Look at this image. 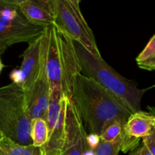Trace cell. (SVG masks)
Listing matches in <instances>:
<instances>
[{"mask_svg":"<svg viewBox=\"0 0 155 155\" xmlns=\"http://www.w3.org/2000/svg\"><path fill=\"white\" fill-rule=\"evenodd\" d=\"M71 100L87 134L101 136L114 124H121L125 130L133 114L99 83L83 74L76 77Z\"/></svg>","mask_w":155,"mask_h":155,"instance_id":"obj_1","label":"cell"},{"mask_svg":"<svg viewBox=\"0 0 155 155\" xmlns=\"http://www.w3.org/2000/svg\"><path fill=\"white\" fill-rule=\"evenodd\" d=\"M46 69L51 90L58 88L71 99L76 77L82 67L74 42L55 25L48 27Z\"/></svg>","mask_w":155,"mask_h":155,"instance_id":"obj_2","label":"cell"},{"mask_svg":"<svg viewBox=\"0 0 155 155\" xmlns=\"http://www.w3.org/2000/svg\"><path fill=\"white\" fill-rule=\"evenodd\" d=\"M82 73L99 83L133 114L141 110L142 96L148 89H140L136 83L121 76L102 58L91 54L81 44L74 42Z\"/></svg>","mask_w":155,"mask_h":155,"instance_id":"obj_3","label":"cell"},{"mask_svg":"<svg viewBox=\"0 0 155 155\" xmlns=\"http://www.w3.org/2000/svg\"><path fill=\"white\" fill-rule=\"evenodd\" d=\"M32 120L22 88L12 83L0 89V133L23 145H33Z\"/></svg>","mask_w":155,"mask_h":155,"instance_id":"obj_4","label":"cell"},{"mask_svg":"<svg viewBox=\"0 0 155 155\" xmlns=\"http://www.w3.org/2000/svg\"><path fill=\"white\" fill-rule=\"evenodd\" d=\"M79 0H50L54 25L97 58L101 55L92 29L85 20Z\"/></svg>","mask_w":155,"mask_h":155,"instance_id":"obj_5","label":"cell"},{"mask_svg":"<svg viewBox=\"0 0 155 155\" xmlns=\"http://www.w3.org/2000/svg\"><path fill=\"white\" fill-rule=\"evenodd\" d=\"M47 27L30 22L21 12L16 0L0 1V54L11 45L20 42L32 43Z\"/></svg>","mask_w":155,"mask_h":155,"instance_id":"obj_6","label":"cell"},{"mask_svg":"<svg viewBox=\"0 0 155 155\" xmlns=\"http://www.w3.org/2000/svg\"><path fill=\"white\" fill-rule=\"evenodd\" d=\"M48 27L36 41L29 44L21 57L20 69H15L10 74L12 83L22 88L24 94L28 93L38 79L42 64L46 59L48 50Z\"/></svg>","mask_w":155,"mask_h":155,"instance_id":"obj_7","label":"cell"},{"mask_svg":"<svg viewBox=\"0 0 155 155\" xmlns=\"http://www.w3.org/2000/svg\"><path fill=\"white\" fill-rule=\"evenodd\" d=\"M149 112L140 110L132 114L122 135L123 153L131 152L139 147L140 139L151 134L155 128V113L148 107Z\"/></svg>","mask_w":155,"mask_h":155,"instance_id":"obj_8","label":"cell"},{"mask_svg":"<svg viewBox=\"0 0 155 155\" xmlns=\"http://www.w3.org/2000/svg\"><path fill=\"white\" fill-rule=\"evenodd\" d=\"M24 95L27 111L30 119L32 120L37 118L46 119L51 97V86L47 73L46 59L42 64L36 83L30 92Z\"/></svg>","mask_w":155,"mask_h":155,"instance_id":"obj_9","label":"cell"},{"mask_svg":"<svg viewBox=\"0 0 155 155\" xmlns=\"http://www.w3.org/2000/svg\"><path fill=\"white\" fill-rule=\"evenodd\" d=\"M87 133L75 104L68 99L66 117V141L64 155H83L88 145Z\"/></svg>","mask_w":155,"mask_h":155,"instance_id":"obj_10","label":"cell"},{"mask_svg":"<svg viewBox=\"0 0 155 155\" xmlns=\"http://www.w3.org/2000/svg\"><path fill=\"white\" fill-rule=\"evenodd\" d=\"M16 4L33 24L44 27L54 24L50 0H16Z\"/></svg>","mask_w":155,"mask_h":155,"instance_id":"obj_11","label":"cell"},{"mask_svg":"<svg viewBox=\"0 0 155 155\" xmlns=\"http://www.w3.org/2000/svg\"><path fill=\"white\" fill-rule=\"evenodd\" d=\"M68 103V98L64 97L57 124L49 136L48 142L42 147L44 155H61L63 154L66 141V117Z\"/></svg>","mask_w":155,"mask_h":155,"instance_id":"obj_12","label":"cell"},{"mask_svg":"<svg viewBox=\"0 0 155 155\" xmlns=\"http://www.w3.org/2000/svg\"><path fill=\"white\" fill-rule=\"evenodd\" d=\"M0 155H44L42 147L23 145L0 133Z\"/></svg>","mask_w":155,"mask_h":155,"instance_id":"obj_13","label":"cell"},{"mask_svg":"<svg viewBox=\"0 0 155 155\" xmlns=\"http://www.w3.org/2000/svg\"><path fill=\"white\" fill-rule=\"evenodd\" d=\"M138 67L145 71L155 70V33L136 59Z\"/></svg>","mask_w":155,"mask_h":155,"instance_id":"obj_14","label":"cell"},{"mask_svg":"<svg viewBox=\"0 0 155 155\" xmlns=\"http://www.w3.org/2000/svg\"><path fill=\"white\" fill-rule=\"evenodd\" d=\"M49 138L48 127L45 120L37 118L32 121L31 139L36 147H42L48 142Z\"/></svg>","mask_w":155,"mask_h":155,"instance_id":"obj_15","label":"cell"},{"mask_svg":"<svg viewBox=\"0 0 155 155\" xmlns=\"http://www.w3.org/2000/svg\"><path fill=\"white\" fill-rule=\"evenodd\" d=\"M122 136L114 142H105L101 140L98 148L95 150V155H118L121 151Z\"/></svg>","mask_w":155,"mask_h":155,"instance_id":"obj_16","label":"cell"},{"mask_svg":"<svg viewBox=\"0 0 155 155\" xmlns=\"http://www.w3.org/2000/svg\"><path fill=\"white\" fill-rule=\"evenodd\" d=\"M124 129L120 124H114L107 127L100 136L101 140L105 142H114L123 135Z\"/></svg>","mask_w":155,"mask_h":155,"instance_id":"obj_17","label":"cell"},{"mask_svg":"<svg viewBox=\"0 0 155 155\" xmlns=\"http://www.w3.org/2000/svg\"><path fill=\"white\" fill-rule=\"evenodd\" d=\"M142 144L147 147L152 155H155V128L151 135L142 139Z\"/></svg>","mask_w":155,"mask_h":155,"instance_id":"obj_18","label":"cell"},{"mask_svg":"<svg viewBox=\"0 0 155 155\" xmlns=\"http://www.w3.org/2000/svg\"><path fill=\"white\" fill-rule=\"evenodd\" d=\"M86 142L89 148L95 150L101 142V138H100V136L97 134H87Z\"/></svg>","mask_w":155,"mask_h":155,"instance_id":"obj_19","label":"cell"},{"mask_svg":"<svg viewBox=\"0 0 155 155\" xmlns=\"http://www.w3.org/2000/svg\"><path fill=\"white\" fill-rule=\"evenodd\" d=\"M129 155H152V154L150 153V151H148L147 147L142 144V146L139 147V148H137L136 149L132 151Z\"/></svg>","mask_w":155,"mask_h":155,"instance_id":"obj_20","label":"cell"},{"mask_svg":"<svg viewBox=\"0 0 155 155\" xmlns=\"http://www.w3.org/2000/svg\"><path fill=\"white\" fill-rule=\"evenodd\" d=\"M83 155H95V150L92 149L89 146H87L86 149L85 150L84 153H83Z\"/></svg>","mask_w":155,"mask_h":155,"instance_id":"obj_21","label":"cell"},{"mask_svg":"<svg viewBox=\"0 0 155 155\" xmlns=\"http://www.w3.org/2000/svg\"><path fill=\"white\" fill-rule=\"evenodd\" d=\"M150 108H151V110H153V111H154V113H155V108H154V107H150Z\"/></svg>","mask_w":155,"mask_h":155,"instance_id":"obj_22","label":"cell"},{"mask_svg":"<svg viewBox=\"0 0 155 155\" xmlns=\"http://www.w3.org/2000/svg\"><path fill=\"white\" fill-rule=\"evenodd\" d=\"M154 87H155V84H154V86H152V87H151V88H154Z\"/></svg>","mask_w":155,"mask_h":155,"instance_id":"obj_23","label":"cell"},{"mask_svg":"<svg viewBox=\"0 0 155 155\" xmlns=\"http://www.w3.org/2000/svg\"><path fill=\"white\" fill-rule=\"evenodd\" d=\"M61 155H64V154H61Z\"/></svg>","mask_w":155,"mask_h":155,"instance_id":"obj_24","label":"cell"}]
</instances>
